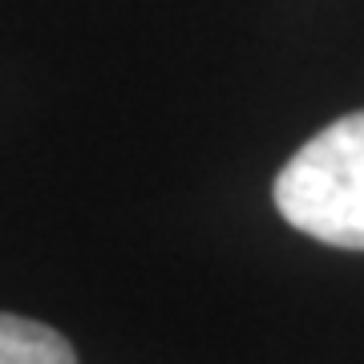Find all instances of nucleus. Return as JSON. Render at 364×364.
I'll return each mask as SVG.
<instances>
[{
    "mask_svg": "<svg viewBox=\"0 0 364 364\" xmlns=\"http://www.w3.org/2000/svg\"><path fill=\"white\" fill-rule=\"evenodd\" d=\"M287 227L328 247L364 251V109L308 138L275 178Z\"/></svg>",
    "mask_w": 364,
    "mask_h": 364,
    "instance_id": "f257e3e1",
    "label": "nucleus"
},
{
    "mask_svg": "<svg viewBox=\"0 0 364 364\" xmlns=\"http://www.w3.org/2000/svg\"><path fill=\"white\" fill-rule=\"evenodd\" d=\"M0 364H77V356L49 324L0 312Z\"/></svg>",
    "mask_w": 364,
    "mask_h": 364,
    "instance_id": "f03ea898",
    "label": "nucleus"
}]
</instances>
